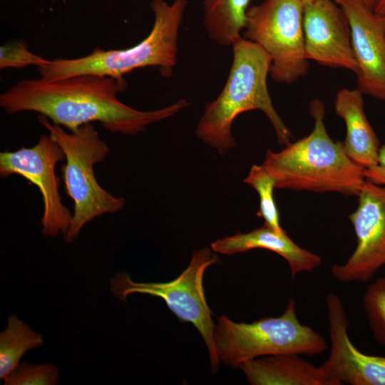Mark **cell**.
<instances>
[{
    "mask_svg": "<svg viewBox=\"0 0 385 385\" xmlns=\"http://www.w3.org/2000/svg\"><path fill=\"white\" fill-rule=\"evenodd\" d=\"M126 87L125 80L89 74L52 81L24 79L1 94L0 106L8 114L38 113L70 132L97 121L113 133L135 135L190 106L180 99L158 110L138 111L118 98Z\"/></svg>",
    "mask_w": 385,
    "mask_h": 385,
    "instance_id": "obj_1",
    "label": "cell"
},
{
    "mask_svg": "<svg viewBox=\"0 0 385 385\" xmlns=\"http://www.w3.org/2000/svg\"><path fill=\"white\" fill-rule=\"evenodd\" d=\"M310 113L314 120L312 132L279 152L269 149L262 165L276 188L358 196L366 181L364 168L348 156L343 142L329 135L321 101H312Z\"/></svg>",
    "mask_w": 385,
    "mask_h": 385,
    "instance_id": "obj_2",
    "label": "cell"
},
{
    "mask_svg": "<svg viewBox=\"0 0 385 385\" xmlns=\"http://www.w3.org/2000/svg\"><path fill=\"white\" fill-rule=\"evenodd\" d=\"M232 51L227 80L218 96L206 105L196 135L224 155L236 145L232 133L235 118L246 111L260 110L273 126L278 143L285 146L292 135L276 111L268 91L270 56L257 44L243 37L234 43Z\"/></svg>",
    "mask_w": 385,
    "mask_h": 385,
    "instance_id": "obj_3",
    "label": "cell"
},
{
    "mask_svg": "<svg viewBox=\"0 0 385 385\" xmlns=\"http://www.w3.org/2000/svg\"><path fill=\"white\" fill-rule=\"evenodd\" d=\"M188 0H151L154 22L150 34L135 46L125 49L96 48L87 56L56 58L37 67L40 78L52 81L79 75L123 76L139 68L157 66L163 77H170L177 63L178 38Z\"/></svg>",
    "mask_w": 385,
    "mask_h": 385,
    "instance_id": "obj_4",
    "label": "cell"
},
{
    "mask_svg": "<svg viewBox=\"0 0 385 385\" xmlns=\"http://www.w3.org/2000/svg\"><path fill=\"white\" fill-rule=\"evenodd\" d=\"M38 120L65 155L62 177L65 190L73 200L74 209L63 240L71 243L78 238L83 227L95 218L120 211L124 207L125 199L116 197L104 190L96 178L95 165L103 161L110 150L91 123L68 132L43 115H38Z\"/></svg>",
    "mask_w": 385,
    "mask_h": 385,
    "instance_id": "obj_5",
    "label": "cell"
},
{
    "mask_svg": "<svg viewBox=\"0 0 385 385\" xmlns=\"http://www.w3.org/2000/svg\"><path fill=\"white\" fill-rule=\"evenodd\" d=\"M214 341L220 361L233 368L261 356L282 354L314 356L328 349L319 333L299 322L292 298L280 317L237 323L221 316L215 325Z\"/></svg>",
    "mask_w": 385,
    "mask_h": 385,
    "instance_id": "obj_6",
    "label": "cell"
},
{
    "mask_svg": "<svg viewBox=\"0 0 385 385\" xmlns=\"http://www.w3.org/2000/svg\"><path fill=\"white\" fill-rule=\"evenodd\" d=\"M300 0H263L250 6L242 36L260 46L271 58L270 75L290 85L309 71Z\"/></svg>",
    "mask_w": 385,
    "mask_h": 385,
    "instance_id": "obj_7",
    "label": "cell"
},
{
    "mask_svg": "<svg viewBox=\"0 0 385 385\" xmlns=\"http://www.w3.org/2000/svg\"><path fill=\"white\" fill-rule=\"evenodd\" d=\"M219 262L217 256L207 247L195 250L188 267L175 279L168 282H138L125 272L115 274L110 281L113 295L126 301L133 293L162 298L181 322L192 323L201 334L209 352L212 371L220 365L215 341L212 312L205 296L203 276L206 269Z\"/></svg>",
    "mask_w": 385,
    "mask_h": 385,
    "instance_id": "obj_8",
    "label": "cell"
},
{
    "mask_svg": "<svg viewBox=\"0 0 385 385\" xmlns=\"http://www.w3.org/2000/svg\"><path fill=\"white\" fill-rule=\"evenodd\" d=\"M63 160V150L50 133L41 135L31 148L0 153L1 177L20 175L38 188L43 205L41 233L46 237L64 236L72 220L73 215L62 202L56 175L57 163Z\"/></svg>",
    "mask_w": 385,
    "mask_h": 385,
    "instance_id": "obj_9",
    "label": "cell"
},
{
    "mask_svg": "<svg viewBox=\"0 0 385 385\" xmlns=\"http://www.w3.org/2000/svg\"><path fill=\"white\" fill-rule=\"evenodd\" d=\"M358 197L349 216L356 247L345 263L331 267L333 277L342 282H367L385 265V186L366 180Z\"/></svg>",
    "mask_w": 385,
    "mask_h": 385,
    "instance_id": "obj_10",
    "label": "cell"
},
{
    "mask_svg": "<svg viewBox=\"0 0 385 385\" xmlns=\"http://www.w3.org/2000/svg\"><path fill=\"white\" fill-rule=\"evenodd\" d=\"M330 353L320 368L330 385H385V357L360 351L348 334V319L338 295L326 297Z\"/></svg>",
    "mask_w": 385,
    "mask_h": 385,
    "instance_id": "obj_11",
    "label": "cell"
},
{
    "mask_svg": "<svg viewBox=\"0 0 385 385\" xmlns=\"http://www.w3.org/2000/svg\"><path fill=\"white\" fill-rule=\"evenodd\" d=\"M350 26L358 66L357 89L385 103V15L376 14L361 0H334Z\"/></svg>",
    "mask_w": 385,
    "mask_h": 385,
    "instance_id": "obj_12",
    "label": "cell"
},
{
    "mask_svg": "<svg viewBox=\"0 0 385 385\" xmlns=\"http://www.w3.org/2000/svg\"><path fill=\"white\" fill-rule=\"evenodd\" d=\"M303 29L306 56L317 63L342 68L356 74L349 21L334 0L304 4Z\"/></svg>",
    "mask_w": 385,
    "mask_h": 385,
    "instance_id": "obj_13",
    "label": "cell"
},
{
    "mask_svg": "<svg viewBox=\"0 0 385 385\" xmlns=\"http://www.w3.org/2000/svg\"><path fill=\"white\" fill-rule=\"evenodd\" d=\"M215 252L232 255L253 249H265L282 257L287 262L292 279L302 272H311L322 262L321 257L297 245L286 233L265 225L249 232H237L211 244Z\"/></svg>",
    "mask_w": 385,
    "mask_h": 385,
    "instance_id": "obj_14",
    "label": "cell"
},
{
    "mask_svg": "<svg viewBox=\"0 0 385 385\" xmlns=\"http://www.w3.org/2000/svg\"><path fill=\"white\" fill-rule=\"evenodd\" d=\"M362 95L357 88L341 89L336 95L334 111L346 125L343 144L346 154L356 163L367 168L377 164L381 145L367 119Z\"/></svg>",
    "mask_w": 385,
    "mask_h": 385,
    "instance_id": "obj_15",
    "label": "cell"
},
{
    "mask_svg": "<svg viewBox=\"0 0 385 385\" xmlns=\"http://www.w3.org/2000/svg\"><path fill=\"white\" fill-rule=\"evenodd\" d=\"M240 368L252 385H330L320 366L296 354L255 358Z\"/></svg>",
    "mask_w": 385,
    "mask_h": 385,
    "instance_id": "obj_16",
    "label": "cell"
},
{
    "mask_svg": "<svg viewBox=\"0 0 385 385\" xmlns=\"http://www.w3.org/2000/svg\"><path fill=\"white\" fill-rule=\"evenodd\" d=\"M250 0H202L203 24L209 38L220 46H232L242 38Z\"/></svg>",
    "mask_w": 385,
    "mask_h": 385,
    "instance_id": "obj_17",
    "label": "cell"
},
{
    "mask_svg": "<svg viewBox=\"0 0 385 385\" xmlns=\"http://www.w3.org/2000/svg\"><path fill=\"white\" fill-rule=\"evenodd\" d=\"M6 328L0 333V379L4 380L19 364L29 351L44 344L42 334L31 329L16 314L7 318Z\"/></svg>",
    "mask_w": 385,
    "mask_h": 385,
    "instance_id": "obj_18",
    "label": "cell"
},
{
    "mask_svg": "<svg viewBox=\"0 0 385 385\" xmlns=\"http://www.w3.org/2000/svg\"><path fill=\"white\" fill-rule=\"evenodd\" d=\"M244 183L254 188L259 195L257 216L264 220V225L278 232H284L274 197V190L276 188L274 179L262 165H254L244 179Z\"/></svg>",
    "mask_w": 385,
    "mask_h": 385,
    "instance_id": "obj_19",
    "label": "cell"
},
{
    "mask_svg": "<svg viewBox=\"0 0 385 385\" xmlns=\"http://www.w3.org/2000/svg\"><path fill=\"white\" fill-rule=\"evenodd\" d=\"M363 304L375 339L385 347V277L379 278L367 287Z\"/></svg>",
    "mask_w": 385,
    "mask_h": 385,
    "instance_id": "obj_20",
    "label": "cell"
},
{
    "mask_svg": "<svg viewBox=\"0 0 385 385\" xmlns=\"http://www.w3.org/2000/svg\"><path fill=\"white\" fill-rule=\"evenodd\" d=\"M60 379L53 364H34L23 361L3 381L4 385H56Z\"/></svg>",
    "mask_w": 385,
    "mask_h": 385,
    "instance_id": "obj_21",
    "label": "cell"
},
{
    "mask_svg": "<svg viewBox=\"0 0 385 385\" xmlns=\"http://www.w3.org/2000/svg\"><path fill=\"white\" fill-rule=\"evenodd\" d=\"M49 61L30 51L24 41H15L0 47L1 70L8 68H22L30 66L38 67L48 63Z\"/></svg>",
    "mask_w": 385,
    "mask_h": 385,
    "instance_id": "obj_22",
    "label": "cell"
},
{
    "mask_svg": "<svg viewBox=\"0 0 385 385\" xmlns=\"http://www.w3.org/2000/svg\"><path fill=\"white\" fill-rule=\"evenodd\" d=\"M366 180L385 186V144L381 145L376 165L364 168Z\"/></svg>",
    "mask_w": 385,
    "mask_h": 385,
    "instance_id": "obj_23",
    "label": "cell"
},
{
    "mask_svg": "<svg viewBox=\"0 0 385 385\" xmlns=\"http://www.w3.org/2000/svg\"><path fill=\"white\" fill-rule=\"evenodd\" d=\"M373 10L376 14L385 15V0H375Z\"/></svg>",
    "mask_w": 385,
    "mask_h": 385,
    "instance_id": "obj_24",
    "label": "cell"
},
{
    "mask_svg": "<svg viewBox=\"0 0 385 385\" xmlns=\"http://www.w3.org/2000/svg\"><path fill=\"white\" fill-rule=\"evenodd\" d=\"M368 7L373 9L375 0H361Z\"/></svg>",
    "mask_w": 385,
    "mask_h": 385,
    "instance_id": "obj_25",
    "label": "cell"
},
{
    "mask_svg": "<svg viewBox=\"0 0 385 385\" xmlns=\"http://www.w3.org/2000/svg\"><path fill=\"white\" fill-rule=\"evenodd\" d=\"M303 4H306V3H308V2H310V1H314V0H300Z\"/></svg>",
    "mask_w": 385,
    "mask_h": 385,
    "instance_id": "obj_26",
    "label": "cell"
},
{
    "mask_svg": "<svg viewBox=\"0 0 385 385\" xmlns=\"http://www.w3.org/2000/svg\"><path fill=\"white\" fill-rule=\"evenodd\" d=\"M50 1H51L52 3H54L56 0H49Z\"/></svg>",
    "mask_w": 385,
    "mask_h": 385,
    "instance_id": "obj_27",
    "label": "cell"
}]
</instances>
